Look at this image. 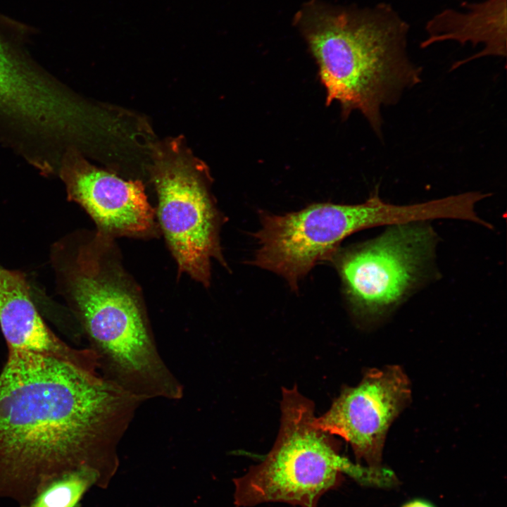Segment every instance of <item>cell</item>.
Returning a JSON list of instances; mask_svg holds the SVG:
<instances>
[{
  "instance_id": "cell-8",
  "label": "cell",
  "mask_w": 507,
  "mask_h": 507,
  "mask_svg": "<svg viewBox=\"0 0 507 507\" xmlns=\"http://www.w3.org/2000/svg\"><path fill=\"white\" fill-rule=\"evenodd\" d=\"M411 399L409 380L397 365L370 369L356 387H346L315 425L348 442L357 462L379 477L385 437Z\"/></svg>"
},
{
  "instance_id": "cell-13",
  "label": "cell",
  "mask_w": 507,
  "mask_h": 507,
  "mask_svg": "<svg viewBox=\"0 0 507 507\" xmlns=\"http://www.w3.org/2000/svg\"><path fill=\"white\" fill-rule=\"evenodd\" d=\"M99 475L87 466L65 472L45 484L24 507H78Z\"/></svg>"
},
{
  "instance_id": "cell-2",
  "label": "cell",
  "mask_w": 507,
  "mask_h": 507,
  "mask_svg": "<svg viewBox=\"0 0 507 507\" xmlns=\"http://www.w3.org/2000/svg\"><path fill=\"white\" fill-rule=\"evenodd\" d=\"M115 239L98 231L77 249L69 277L73 303L102 374L142 402L180 399L182 384L163 359L140 287Z\"/></svg>"
},
{
  "instance_id": "cell-3",
  "label": "cell",
  "mask_w": 507,
  "mask_h": 507,
  "mask_svg": "<svg viewBox=\"0 0 507 507\" xmlns=\"http://www.w3.org/2000/svg\"><path fill=\"white\" fill-rule=\"evenodd\" d=\"M296 18L318 65L327 102L339 101L345 115L361 111L381 138V108L421 81L422 68L407 54V23L384 4L361 10L314 2Z\"/></svg>"
},
{
  "instance_id": "cell-12",
  "label": "cell",
  "mask_w": 507,
  "mask_h": 507,
  "mask_svg": "<svg viewBox=\"0 0 507 507\" xmlns=\"http://www.w3.org/2000/svg\"><path fill=\"white\" fill-rule=\"evenodd\" d=\"M463 7L464 12L444 10L430 19L425 27L427 37L420 46L448 40L483 45L480 53L455 64L453 68L482 56L506 57V0H480Z\"/></svg>"
},
{
  "instance_id": "cell-9",
  "label": "cell",
  "mask_w": 507,
  "mask_h": 507,
  "mask_svg": "<svg viewBox=\"0 0 507 507\" xmlns=\"http://www.w3.org/2000/svg\"><path fill=\"white\" fill-rule=\"evenodd\" d=\"M68 196L94 221L97 231L113 239L160 235L156 209L139 180H125L71 152L61 170Z\"/></svg>"
},
{
  "instance_id": "cell-4",
  "label": "cell",
  "mask_w": 507,
  "mask_h": 507,
  "mask_svg": "<svg viewBox=\"0 0 507 507\" xmlns=\"http://www.w3.org/2000/svg\"><path fill=\"white\" fill-rule=\"evenodd\" d=\"M282 391L275 444L262 462L234 480L235 505L281 502L317 507L322 496L342 484L344 474L372 482L371 472L342 456L331 435L315 425L313 403L296 385Z\"/></svg>"
},
{
  "instance_id": "cell-7",
  "label": "cell",
  "mask_w": 507,
  "mask_h": 507,
  "mask_svg": "<svg viewBox=\"0 0 507 507\" xmlns=\"http://www.w3.org/2000/svg\"><path fill=\"white\" fill-rule=\"evenodd\" d=\"M427 221L389 225L378 237L334 251L328 258L358 317H382L401 303L427 276L437 236Z\"/></svg>"
},
{
  "instance_id": "cell-14",
  "label": "cell",
  "mask_w": 507,
  "mask_h": 507,
  "mask_svg": "<svg viewBox=\"0 0 507 507\" xmlns=\"http://www.w3.org/2000/svg\"><path fill=\"white\" fill-rule=\"evenodd\" d=\"M401 507H434L431 503L423 499H413L403 503Z\"/></svg>"
},
{
  "instance_id": "cell-6",
  "label": "cell",
  "mask_w": 507,
  "mask_h": 507,
  "mask_svg": "<svg viewBox=\"0 0 507 507\" xmlns=\"http://www.w3.org/2000/svg\"><path fill=\"white\" fill-rule=\"evenodd\" d=\"M156 216L169 250L185 273L208 287L213 259L227 267L220 232L225 218L211 191L208 173L174 144L157 154L151 172Z\"/></svg>"
},
{
  "instance_id": "cell-10",
  "label": "cell",
  "mask_w": 507,
  "mask_h": 507,
  "mask_svg": "<svg viewBox=\"0 0 507 507\" xmlns=\"http://www.w3.org/2000/svg\"><path fill=\"white\" fill-rule=\"evenodd\" d=\"M0 111L56 139L86 137L91 113L71 95L11 56L0 41Z\"/></svg>"
},
{
  "instance_id": "cell-11",
  "label": "cell",
  "mask_w": 507,
  "mask_h": 507,
  "mask_svg": "<svg viewBox=\"0 0 507 507\" xmlns=\"http://www.w3.org/2000/svg\"><path fill=\"white\" fill-rule=\"evenodd\" d=\"M0 327L8 350L31 351L79 365L98 362L89 348H74L58 338L37 311L24 275L1 268Z\"/></svg>"
},
{
  "instance_id": "cell-5",
  "label": "cell",
  "mask_w": 507,
  "mask_h": 507,
  "mask_svg": "<svg viewBox=\"0 0 507 507\" xmlns=\"http://www.w3.org/2000/svg\"><path fill=\"white\" fill-rule=\"evenodd\" d=\"M430 201L394 205L377 193L358 204L319 203L282 215L260 213L251 265L283 277L294 291L319 262L328 260L346 237L368 227L432 220Z\"/></svg>"
},
{
  "instance_id": "cell-1",
  "label": "cell",
  "mask_w": 507,
  "mask_h": 507,
  "mask_svg": "<svg viewBox=\"0 0 507 507\" xmlns=\"http://www.w3.org/2000/svg\"><path fill=\"white\" fill-rule=\"evenodd\" d=\"M142 402L101 372L8 350L0 372V499L24 507L49 480L113 456Z\"/></svg>"
}]
</instances>
